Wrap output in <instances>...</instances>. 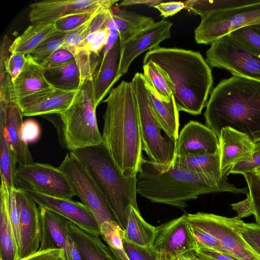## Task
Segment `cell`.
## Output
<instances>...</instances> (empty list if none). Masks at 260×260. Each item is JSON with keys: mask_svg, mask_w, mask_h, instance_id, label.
<instances>
[{"mask_svg": "<svg viewBox=\"0 0 260 260\" xmlns=\"http://www.w3.org/2000/svg\"><path fill=\"white\" fill-rule=\"evenodd\" d=\"M109 34L108 27L90 34L85 38L77 50L80 49H84L99 55L100 53L103 51L107 44Z\"/></svg>", "mask_w": 260, "mask_h": 260, "instance_id": "obj_41", "label": "cell"}, {"mask_svg": "<svg viewBox=\"0 0 260 260\" xmlns=\"http://www.w3.org/2000/svg\"><path fill=\"white\" fill-rule=\"evenodd\" d=\"M131 82L138 106L142 150L151 161L160 165L171 166L175 157L176 141L162 135V128L150 104L143 74L136 73Z\"/></svg>", "mask_w": 260, "mask_h": 260, "instance_id": "obj_7", "label": "cell"}, {"mask_svg": "<svg viewBox=\"0 0 260 260\" xmlns=\"http://www.w3.org/2000/svg\"><path fill=\"white\" fill-rule=\"evenodd\" d=\"M253 28L260 32V24L251 25Z\"/></svg>", "mask_w": 260, "mask_h": 260, "instance_id": "obj_62", "label": "cell"}, {"mask_svg": "<svg viewBox=\"0 0 260 260\" xmlns=\"http://www.w3.org/2000/svg\"><path fill=\"white\" fill-rule=\"evenodd\" d=\"M196 254L204 260H239L228 252L208 248L198 243Z\"/></svg>", "mask_w": 260, "mask_h": 260, "instance_id": "obj_49", "label": "cell"}, {"mask_svg": "<svg viewBox=\"0 0 260 260\" xmlns=\"http://www.w3.org/2000/svg\"><path fill=\"white\" fill-rule=\"evenodd\" d=\"M74 60V55L68 49L61 47L39 64L44 71H46L62 67Z\"/></svg>", "mask_w": 260, "mask_h": 260, "instance_id": "obj_46", "label": "cell"}, {"mask_svg": "<svg viewBox=\"0 0 260 260\" xmlns=\"http://www.w3.org/2000/svg\"><path fill=\"white\" fill-rule=\"evenodd\" d=\"M149 61L164 70L173 83L178 110L201 114L213 83L211 68L202 55L190 50L158 46L146 53L143 64Z\"/></svg>", "mask_w": 260, "mask_h": 260, "instance_id": "obj_4", "label": "cell"}, {"mask_svg": "<svg viewBox=\"0 0 260 260\" xmlns=\"http://www.w3.org/2000/svg\"><path fill=\"white\" fill-rule=\"evenodd\" d=\"M19 260H66L63 250L52 248L38 250L36 253Z\"/></svg>", "mask_w": 260, "mask_h": 260, "instance_id": "obj_52", "label": "cell"}, {"mask_svg": "<svg viewBox=\"0 0 260 260\" xmlns=\"http://www.w3.org/2000/svg\"><path fill=\"white\" fill-rule=\"evenodd\" d=\"M106 27H108L109 29V34L107 44L103 51V55H106L113 46L119 36V32L114 23L112 21L110 15L107 22Z\"/></svg>", "mask_w": 260, "mask_h": 260, "instance_id": "obj_56", "label": "cell"}, {"mask_svg": "<svg viewBox=\"0 0 260 260\" xmlns=\"http://www.w3.org/2000/svg\"><path fill=\"white\" fill-rule=\"evenodd\" d=\"M94 17L70 32L64 41L62 47L68 49L74 55L77 50L80 47L83 41L87 37L88 29Z\"/></svg>", "mask_w": 260, "mask_h": 260, "instance_id": "obj_45", "label": "cell"}, {"mask_svg": "<svg viewBox=\"0 0 260 260\" xmlns=\"http://www.w3.org/2000/svg\"><path fill=\"white\" fill-rule=\"evenodd\" d=\"M156 228L153 247L158 252L188 257L196 254L198 243L186 214L164 223Z\"/></svg>", "mask_w": 260, "mask_h": 260, "instance_id": "obj_14", "label": "cell"}, {"mask_svg": "<svg viewBox=\"0 0 260 260\" xmlns=\"http://www.w3.org/2000/svg\"><path fill=\"white\" fill-rule=\"evenodd\" d=\"M103 142L125 177H137L143 157L139 110L132 83L122 80L103 101Z\"/></svg>", "mask_w": 260, "mask_h": 260, "instance_id": "obj_2", "label": "cell"}, {"mask_svg": "<svg viewBox=\"0 0 260 260\" xmlns=\"http://www.w3.org/2000/svg\"><path fill=\"white\" fill-rule=\"evenodd\" d=\"M258 170V171H260V167L259 168H258L257 170Z\"/></svg>", "mask_w": 260, "mask_h": 260, "instance_id": "obj_64", "label": "cell"}, {"mask_svg": "<svg viewBox=\"0 0 260 260\" xmlns=\"http://www.w3.org/2000/svg\"><path fill=\"white\" fill-rule=\"evenodd\" d=\"M124 249L130 260H158L159 252L153 247H143L123 238Z\"/></svg>", "mask_w": 260, "mask_h": 260, "instance_id": "obj_44", "label": "cell"}, {"mask_svg": "<svg viewBox=\"0 0 260 260\" xmlns=\"http://www.w3.org/2000/svg\"><path fill=\"white\" fill-rule=\"evenodd\" d=\"M21 135L22 140L27 144L37 141L41 135V128L38 122L32 119L23 121Z\"/></svg>", "mask_w": 260, "mask_h": 260, "instance_id": "obj_50", "label": "cell"}, {"mask_svg": "<svg viewBox=\"0 0 260 260\" xmlns=\"http://www.w3.org/2000/svg\"><path fill=\"white\" fill-rule=\"evenodd\" d=\"M219 141L214 133L201 123L190 121L184 125L176 141L175 157L187 153H216Z\"/></svg>", "mask_w": 260, "mask_h": 260, "instance_id": "obj_20", "label": "cell"}, {"mask_svg": "<svg viewBox=\"0 0 260 260\" xmlns=\"http://www.w3.org/2000/svg\"><path fill=\"white\" fill-rule=\"evenodd\" d=\"M247 184L254 208V216L256 223L260 225V177L255 172L243 175Z\"/></svg>", "mask_w": 260, "mask_h": 260, "instance_id": "obj_43", "label": "cell"}, {"mask_svg": "<svg viewBox=\"0 0 260 260\" xmlns=\"http://www.w3.org/2000/svg\"><path fill=\"white\" fill-rule=\"evenodd\" d=\"M206 106L205 125L218 138L230 127L260 142V80L234 76L222 80Z\"/></svg>", "mask_w": 260, "mask_h": 260, "instance_id": "obj_3", "label": "cell"}, {"mask_svg": "<svg viewBox=\"0 0 260 260\" xmlns=\"http://www.w3.org/2000/svg\"><path fill=\"white\" fill-rule=\"evenodd\" d=\"M236 227L240 237L260 256V225L254 223H245L237 216Z\"/></svg>", "mask_w": 260, "mask_h": 260, "instance_id": "obj_39", "label": "cell"}, {"mask_svg": "<svg viewBox=\"0 0 260 260\" xmlns=\"http://www.w3.org/2000/svg\"><path fill=\"white\" fill-rule=\"evenodd\" d=\"M16 176L18 182L41 193L69 199L75 196L67 176L50 165L34 162L18 165Z\"/></svg>", "mask_w": 260, "mask_h": 260, "instance_id": "obj_12", "label": "cell"}, {"mask_svg": "<svg viewBox=\"0 0 260 260\" xmlns=\"http://www.w3.org/2000/svg\"><path fill=\"white\" fill-rule=\"evenodd\" d=\"M206 56L205 60L211 68L227 70L234 76L260 80V55L231 33L212 42Z\"/></svg>", "mask_w": 260, "mask_h": 260, "instance_id": "obj_8", "label": "cell"}, {"mask_svg": "<svg viewBox=\"0 0 260 260\" xmlns=\"http://www.w3.org/2000/svg\"><path fill=\"white\" fill-rule=\"evenodd\" d=\"M158 260H173L171 256L166 253H159Z\"/></svg>", "mask_w": 260, "mask_h": 260, "instance_id": "obj_59", "label": "cell"}, {"mask_svg": "<svg viewBox=\"0 0 260 260\" xmlns=\"http://www.w3.org/2000/svg\"><path fill=\"white\" fill-rule=\"evenodd\" d=\"M156 228L141 216L139 210L131 206L123 237L130 242L143 247H153Z\"/></svg>", "mask_w": 260, "mask_h": 260, "instance_id": "obj_31", "label": "cell"}, {"mask_svg": "<svg viewBox=\"0 0 260 260\" xmlns=\"http://www.w3.org/2000/svg\"><path fill=\"white\" fill-rule=\"evenodd\" d=\"M231 34L243 44L260 55V32L248 26L238 29Z\"/></svg>", "mask_w": 260, "mask_h": 260, "instance_id": "obj_42", "label": "cell"}, {"mask_svg": "<svg viewBox=\"0 0 260 260\" xmlns=\"http://www.w3.org/2000/svg\"><path fill=\"white\" fill-rule=\"evenodd\" d=\"M201 17L194 30L198 44H209L233 31L260 24V0L250 5L211 12Z\"/></svg>", "mask_w": 260, "mask_h": 260, "instance_id": "obj_10", "label": "cell"}, {"mask_svg": "<svg viewBox=\"0 0 260 260\" xmlns=\"http://www.w3.org/2000/svg\"><path fill=\"white\" fill-rule=\"evenodd\" d=\"M27 60L26 55L13 53L4 62L6 72L13 81L22 71Z\"/></svg>", "mask_w": 260, "mask_h": 260, "instance_id": "obj_48", "label": "cell"}, {"mask_svg": "<svg viewBox=\"0 0 260 260\" xmlns=\"http://www.w3.org/2000/svg\"><path fill=\"white\" fill-rule=\"evenodd\" d=\"M68 235L75 243L83 260H116L99 235L87 233L68 220Z\"/></svg>", "mask_w": 260, "mask_h": 260, "instance_id": "obj_25", "label": "cell"}, {"mask_svg": "<svg viewBox=\"0 0 260 260\" xmlns=\"http://www.w3.org/2000/svg\"><path fill=\"white\" fill-rule=\"evenodd\" d=\"M8 103L7 100H0V172L1 182L5 183L9 189L18 188L16 176L17 164L15 155L8 142L5 121Z\"/></svg>", "mask_w": 260, "mask_h": 260, "instance_id": "obj_26", "label": "cell"}, {"mask_svg": "<svg viewBox=\"0 0 260 260\" xmlns=\"http://www.w3.org/2000/svg\"><path fill=\"white\" fill-rule=\"evenodd\" d=\"M20 219V249L17 260L36 253L40 245V211L36 203L21 189L16 190Z\"/></svg>", "mask_w": 260, "mask_h": 260, "instance_id": "obj_16", "label": "cell"}, {"mask_svg": "<svg viewBox=\"0 0 260 260\" xmlns=\"http://www.w3.org/2000/svg\"><path fill=\"white\" fill-rule=\"evenodd\" d=\"M27 60L22 71L13 80L11 87L14 101H17L35 94H40L56 87L45 76L41 66L26 55Z\"/></svg>", "mask_w": 260, "mask_h": 260, "instance_id": "obj_22", "label": "cell"}, {"mask_svg": "<svg viewBox=\"0 0 260 260\" xmlns=\"http://www.w3.org/2000/svg\"><path fill=\"white\" fill-rule=\"evenodd\" d=\"M191 226L198 244L208 248L224 251L219 241L212 235L197 227Z\"/></svg>", "mask_w": 260, "mask_h": 260, "instance_id": "obj_51", "label": "cell"}, {"mask_svg": "<svg viewBox=\"0 0 260 260\" xmlns=\"http://www.w3.org/2000/svg\"><path fill=\"white\" fill-rule=\"evenodd\" d=\"M110 16L119 32L123 47L125 44L155 23L150 17L120 9L118 6L110 8Z\"/></svg>", "mask_w": 260, "mask_h": 260, "instance_id": "obj_27", "label": "cell"}, {"mask_svg": "<svg viewBox=\"0 0 260 260\" xmlns=\"http://www.w3.org/2000/svg\"><path fill=\"white\" fill-rule=\"evenodd\" d=\"M246 199L231 205L232 209L236 211L239 218L246 217L254 214V208L250 193L246 194Z\"/></svg>", "mask_w": 260, "mask_h": 260, "instance_id": "obj_53", "label": "cell"}, {"mask_svg": "<svg viewBox=\"0 0 260 260\" xmlns=\"http://www.w3.org/2000/svg\"><path fill=\"white\" fill-rule=\"evenodd\" d=\"M40 222V245L39 250L61 248L66 260H70L68 244V219L46 208L39 206Z\"/></svg>", "mask_w": 260, "mask_h": 260, "instance_id": "obj_23", "label": "cell"}, {"mask_svg": "<svg viewBox=\"0 0 260 260\" xmlns=\"http://www.w3.org/2000/svg\"><path fill=\"white\" fill-rule=\"evenodd\" d=\"M189 224L209 233L219 242L223 250L239 260H260L240 237L236 227L237 216L227 217L198 212L186 214Z\"/></svg>", "mask_w": 260, "mask_h": 260, "instance_id": "obj_11", "label": "cell"}, {"mask_svg": "<svg viewBox=\"0 0 260 260\" xmlns=\"http://www.w3.org/2000/svg\"><path fill=\"white\" fill-rule=\"evenodd\" d=\"M58 31L55 22H41L29 25L12 43L10 53L30 54L41 44Z\"/></svg>", "mask_w": 260, "mask_h": 260, "instance_id": "obj_29", "label": "cell"}, {"mask_svg": "<svg viewBox=\"0 0 260 260\" xmlns=\"http://www.w3.org/2000/svg\"><path fill=\"white\" fill-rule=\"evenodd\" d=\"M119 37L107 53L102 56L93 79V90L96 108L120 79V68L123 49Z\"/></svg>", "mask_w": 260, "mask_h": 260, "instance_id": "obj_21", "label": "cell"}, {"mask_svg": "<svg viewBox=\"0 0 260 260\" xmlns=\"http://www.w3.org/2000/svg\"><path fill=\"white\" fill-rule=\"evenodd\" d=\"M153 7L157 9L160 15L165 18L172 16L181 10L185 9L183 2H164Z\"/></svg>", "mask_w": 260, "mask_h": 260, "instance_id": "obj_54", "label": "cell"}, {"mask_svg": "<svg viewBox=\"0 0 260 260\" xmlns=\"http://www.w3.org/2000/svg\"><path fill=\"white\" fill-rule=\"evenodd\" d=\"M143 70L146 83L153 88L158 98L164 101H170L175 88L167 73L152 61L143 64Z\"/></svg>", "mask_w": 260, "mask_h": 260, "instance_id": "obj_33", "label": "cell"}, {"mask_svg": "<svg viewBox=\"0 0 260 260\" xmlns=\"http://www.w3.org/2000/svg\"><path fill=\"white\" fill-rule=\"evenodd\" d=\"M58 88L22 99L17 102L23 116L59 114L67 110L78 91Z\"/></svg>", "mask_w": 260, "mask_h": 260, "instance_id": "obj_17", "label": "cell"}, {"mask_svg": "<svg viewBox=\"0 0 260 260\" xmlns=\"http://www.w3.org/2000/svg\"><path fill=\"white\" fill-rule=\"evenodd\" d=\"M68 244L70 260H83L75 243L69 235L68 236Z\"/></svg>", "mask_w": 260, "mask_h": 260, "instance_id": "obj_58", "label": "cell"}, {"mask_svg": "<svg viewBox=\"0 0 260 260\" xmlns=\"http://www.w3.org/2000/svg\"><path fill=\"white\" fill-rule=\"evenodd\" d=\"M93 79L83 81L70 107L57 114V121L50 120L57 129L60 145L70 151L103 143L96 116Z\"/></svg>", "mask_w": 260, "mask_h": 260, "instance_id": "obj_6", "label": "cell"}, {"mask_svg": "<svg viewBox=\"0 0 260 260\" xmlns=\"http://www.w3.org/2000/svg\"><path fill=\"white\" fill-rule=\"evenodd\" d=\"M255 171L258 175V176L260 177V171H258V170H255L254 171ZM253 172V171H252Z\"/></svg>", "mask_w": 260, "mask_h": 260, "instance_id": "obj_63", "label": "cell"}, {"mask_svg": "<svg viewBox=\"0 0 260 260\" xmlns=\"http://www.w3.org/2000/svg\"><path fill=\"white\" fill-rule=\"evenodd\" d=\"M8 107L5 121L7 137L18 165L32 163L33 158L28 144L22 139L21 128L23 123L22 112L14 101H8Z\"/></svg>", "mask_w": 260, "mask_h": 260, "instance_id": "obj_24", "label": "cell"}, {"mask_svg": "<svg viewBox=\"0 0 260 260\" xmlns=\"http://www.w3.org/2000/svg\"><path fill=\"white\" fill-rule=\"evenodd\" d=\"M220 173L199 174L175 165L163 166L142 157L137 175V192L152 202L180 209L200 195L230 192L248 193V187L238 188Z\"/></svg>", "mask_w": 260, "mask_h": 260, "instance_id": "obj_1", "label": "cell"}, {"mask_svg": "<svg viewBox=\"0 0 260 260\" xmlns=\"http://www.w3.org/2000/svg\"><path fill=\"white\" fill-rule=\"evenodd\" d=\"M146 85L150 104L162 130L167 137L177 141L179 136V111L174 96L169 101L161 100L146 82Z\"/></svg>", "mask_w": 260, "mask_h": 260, "instance_id": "obj_28", "label": "cell"}, {"mask_svg": "<svg viewBox=\"0 0 260 260\" xmlns=\"http://www.w3.org/2000/svg\"><path fill=\"white\" fill-rule=\"evenodd\" d=\"M69 33L70 32H56L29 54L36 62L39 64L42 63L55 51L62 47L63 42Z\"/></svg>", "mask_w": 260, "mask_h": 260, "instance_id": "obj_37", "label": "cell"}, {"mask_svg": "<svg viewBox=\"0 0 260 260\" xmlns=\"http://www.w3.org/2000/svg\"><path fill=\"white\" fill-rule=\"evenodd\" d=\"M101 236L116 260H130L123 245V230L115 221H105L100 226Z\"/></svg>", "mask_w": 260, "mask_h": 260, "instance_id": "obj_34", "label": "cell"}, {"mask_svg": "<svg viewBox=\"0 0 260 260\" xmlns=\"http://www.w3.org/2000/svg\"><path fill=\"white\" fill-rule=\"evenodd\" d=\"M71 152L84 164L105 196L116 222L124 231L130 207L139 210L137 177L121 175L103 142Z\"/></svg>", "mask_w": 260, "mask_h": 260, "instance_id": "obj_5", "label": "cell"}, {"mask_svg": "<svg viewBox=\"0 0 260 260\" xmlns=\"http://www.w3.org/2000/svg\"><path fill=\"white\" fill-rule=\"evenodd\" d=\"M254 144V148L250 157L235 165L230 174L243 175L260 167V142Z\"/></svg>", "mask_w": 260, "mask_h": 260, "instance_id": "obj_47", "label": "cell"}, {"mask_svg": "<svg viewBox=\"0 0 260 260\" xmlns=\"http://www.w3.org/2000/svg\"><path fill=\"white\" fill-rule=\"evenodd\" d=\"M190 260H204L203 258H201L199 256H198L196 254H193L191 257H190Z\"/></svg>", "mask_w": 260, "mask_h": 260, "instance_id": "obj_61", "label": "cell"}, {"mask_svg": "<svg viewBox=\"0 0 260 260\" xmlns=\"http://www.w3.org/2000/svg\"><path fill=\"white\" fill-rule=\"evenodd\" d=\"M173 165L196 173H220L219 152L184 154L176 156Z\"/></svg>", "mask_w": 260, "mask_h": 260, "instance_id": "obj_32", "label": "cell"}, {"mask_svg": "<svg viewBox=\"0 0 260 260\" xmlns=\"http://www.w3.org/2000/svg\"><path fill=\"white\" fill-rule=\"evenodd\" d=\"M18 188L29 196L39 206L59 214L87 233L101 236L100 228L94 216L89 208L81 202L47 195L19 182Z\"/></svg>", "mask_w": 260, "mask_h": 260, "instance_id": "obj_13", "label": "cell"}, {"mask_svg": "<svg viewBox=\"0 0 260 260\" xmlns=\"http://www.w3.org/2000/svg\"><path fill=\"white\" fill-rule=\"evenodd\" d=\"M110 15V8L106 9L95 16L92 20L87 32V36L93 32L106 27L107 22Z\"/></svg>", "mask_w": 260, "mask_h": 260, "instance_id": "obj_55", "label": "cell"}, {"mask_svg": "<svg viewBox=\"0 0 260 260\" xmlns=\"http://www.w3.org/2000/svg\"><path fill=\"white\" fill-rule=\"evenodd\" d=\"M219 141L220 171L228 176L233 167L250 157L255 144L249 137L230 127L223 128Z\"/></svg>", "mask_w": 260, "mask_h": 260, "instance_id": "obj_18", "label": "cell"}, {"mask_svg": "<svg viewBox=\"0 0 260 260\" xmlns=\"http://www.w3.org/2000/svg\"><path fill=\"white\" fill-rule=\"evenodd\" d=\"M45 72L50 73L51 75L58 76L57 78V82L53 84L55 87L67 90L79 89L81 76L76 60L62 67Z\"/></svg>", "mask_w": 260, "mask_h": 260, "instance_id": "obj_36", "label": "cell"}, {"mask_svg": "<svg viewBox=\"0 0 260 260\" xmlns=\"http://www.w3.org/2000/svg\"><path fill=\"white\" fill-rule=\"evenodd\" d=\"M17 189H9V212L17 251V258L20 249V219L19 207L16 199Z\"/></svg>", "mask_w": 260, "mask_h": 260, "instance_id": "obj_40", "label": "cell"}, {"mask_svg": "<svg viewBox=\"0 0 260 260\" xmlns=\"http://www.w3.org/2000/svg\"><path fill=\"white\" fill-rule=\"evenodd\" d=\"M58 168L67 176L75 196L91 211L100 226L105 221L116 222L95 181L84 164L73 152L67 153Z\"/></svg>", "mask_w": 260, "mask_h": 260, "instance_id": "obj_9", "label": "cell"}, {"mask_svg": "<svg viewBox=\"0 0 260 260\" xmlns=\"http://www.w3.org/2000/svg\"><path fill=\"white\" fill-rule=\"evenodd\" d=\"M0 193V260H16L17 251L9 212L8 187L3 182Z\"/></svg>", "mask_w": 260, "mask_h": 260, "instance_id": "obj_30", "label": "cell"}, {"mask_svg": "<svg viewBox=\"0 0 260 260\" xmlns=\"http://www.w3.org/2000/svg\"><path fill=\"white\" fill-rule=\"evenodd\" d=\"M106 9L109 8L101 7L67 16L55 21L56 28L59 32H71Z\"/></svg>", "mask_w": 260, "mask_h": 260, "instance_id": "obj_38", "label": "cell"}, {"mask_svg": "<svg viewBox=\"0 0 260 260\" xmlns=\"http://www.w3.org/2000/svg\"><path fill=\"white\" fill-rule=\"evenodd\" d=\"M164 2L162 0H125L121 2L119 5L120 6H128L136 5H144L149 7H154L161 3Z\"/></svg>", "mask_w": 260, "mask_h": 260, "instance_id": "obj_57", "label": "cell"}, {"mask_svg": "<svg viewBox=\"0 0 260 260\" xmlns=\"http://www.w3.org/2000/svg\"><path fill=\"white\" fill-rule=\"evenodd\" d=\"M172 22L164 19L155 22L151 26L140 33L124 44L123 49L120 74H125L133 61L146 50L157 47L164 40L171 37Z\"/></svg>", "mask_w": 260, "mask_h": 260, "instance_id": "obj_19", "label": "cell"}, {"mask_svg": "<svg viewBox=\"0 0 260 260\" xmlns=\"http://www.w3.org/2000/svg\"><path fill=\"white\" fill-rule=\"evenodd\" d=\"M117 0H43L30 6L29 19L32 24L55 22L67 16L101 7L110 8Z\"/></svg>", "mask_w": 260, "mask_h": 260, "instance_id": "obj_15", "label": "cell"}, {"mask_svg": "<svg viewBox=\"0 0 260 260\" xmlns=\"http://www.w3.org/2000/svg\"><path fill=\"white\" fill-rule=\"evenodd\" d=\"M258 0H189L183 2L185 9L201 16L211 12L242 7Z\"/></svg>", "mask_w": 260, "mask_h": 260, "instance_id": "obj_35", "label": "cell"}, {"mask_svg": "<svg viewBox=\"0 0 260 260\" xmlns=\"http://www.w3.org/2000/svg\"><path fill=\"white\" fill-rule=\"evenodd\" d=\"M173 260H190V257L180 256H172Z\"/></svg>", "mask_w": 260, "mask_h": 260, "instance_id": "obj_60", "label": "cell"}]
</instances>
